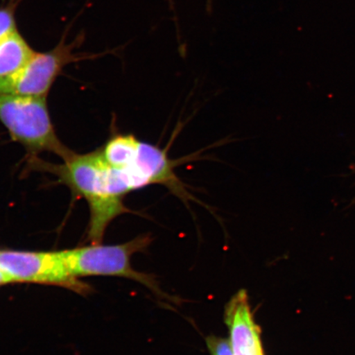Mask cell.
<instances>
[{
	"mask_svg": "<svg viewBox=\"0 0 355 355\" xmlns=\"http://www.w3.org/2000/svg\"><path fill=\"white\" fill-rule=\"evenodd\" d=\"M34 165L55 175L74 197L86 200L90 210L87 237L91 244L102 243L111 222L131 212L123 203L132 192L128 176L121 168L109 165L100 149L87 154L73 152L60 165L40 161Z\"/></svg>",
	"mask_w": 355,
	"mask_h": 355,
	"instance_id": "obj_1",
	"label": "cell"
},
{
	"mask_svg": "<svg viewBox=\"0 0 355 355\" xmlns=\"http://www.w3.org/2000/svg\"><path fill=\"white\" fill-rule=\"evenodd\" d=\"M152 242V237L144 234L121 244H91L63 250L62 254L69 272L75 278L118 277L130 279L149 288L159 298L176 303L177 299L164 293L153 275L132 268V257L148 250Z\"/></svg>",
	"mask_w": 355,
	"mask_h": 355,
	"instance_id": "obj_2",
	"label": "cell"
},
{
	"mask_svg": "<svg viewBox=\"0 0 355 355\" xmlns=\"http://www.w3.org/2000/svg\"><path fill=\"white\" fill-rule=\"evenodd\" d=\"M0 122L31 154L48 152L64 159L73 153L56 135L46 97L0 95Z\"/></svg>",
	"mask_w": 355,
	"mask_h": 355,
	"instance_id": "obj_3",
	"label": "cell"
},
{
	"mask_svg": "<svg viewBox=\"0 0 355 355\" xmlns=\"http://www.w3.org/2000/svg\"><path fill=\"white\" fill-rule=\"evenodd\" d=\"M0 268L15 283L65 288L87 295L92 287L71 275L62 251L0 250Z\"/></svg>",
	"mask_w": 355,
	"mask_h": 355,
	"instance_id": "obj_4",
	"label": "cell"
},
{
	"mask_svg": "<svg viewBox=\"0 0 355 355\" xmlns=\"http://www.w3.org/2000/svg\"><path fill=\"white\" fill-rule=\"evenodd\" d=\"M82 41L83 38L78 37L67 43L63 38L51 51L35 52L19 72L10 77L0 78V95L47 97L64 67L87 58L75 52Z\"/></svg>",
	"mask_w": 355,
	"mask_h": 355,
	"instance_id": "obj_5",
	"label": "cell"
},
{
	"mask_svg": "<svg viewBox=\"0 0 355 355\" xmlns=\"http://www.w3.org/2000/svg\"><path fill=\"white\" fill-rule=\"evenodd\" d=\"M224 318L233 355H265L261 328L255 321L245 290L239 291L230 299Z\"/></svg>",
	"mask_w": 355,
	"mask_h": 355,
	"instance_id": "obj_6",
	"label": "cell"
},
{
	"mask_svg": "<svg viewBox=\"0 0 355 355\" xmlns=\"http://www.w3.org/2000/svg\"><path fill=\"white\" fill-rule=\"evenodd\" d=\"M35 51L17 32L0 42V78L12 76L28 63Z\"/></svg>",
	"mask_w": 355,
	"mask_h": 355,
	"instance_id": "obj_7",
	"label": "cell"
},
{
	"mask_svg": "<svg viewBox=\"0 0 355 355\" xmlns=\"http://www.w3.org/2000/svg\"><path fill=\"white\" fill-rule=\"evenodd\" d=\"M17 0H11L6 6L0 8V42L17 32L15 10Z\"/></svg>",
	"mask_w": 355,
	"mask_h": 355,
	"instance_id": "obj_8",
	"label": "cell"
},
{
	"mask_svg": "<svg viewBox=\"0 0 355 355\" xmlns=\"http://www.w3.org/2000/svg\"><path fill=\"white\" fill-rule=\"evenodd\" d=\"M206 343L211 355H233L229 340L216 336L207 337Z\"/></svg>",
	"mask_w": 355,
	"mask_h": 355,
	"instance_id": "obj_9",
	"label": "cell"
},
{
	"mask_svg": "<svg viewBox=\"0 0 355 355\" xmlns=\"http://www.w3.org/2000/svg\"><path fill=\"white\" fill-rule=\"evenodd\" d=\"M10 284H15V282L6 270L0 268V286L10 285Z\"/></svg>",
	"mask_w": 355,
	"mask_h": 355,
	"instance_id": "obj_10",
	"label": "cell"
},
{
	"mask_svg": "<svg viewBox=\"0 0 355 355\" xmlns=\"http://www.w3.org/2000/svg\"><path fill=\"white\" fill-rule=\"evenodd\" d=\"M167 2L168 3V6H170V8H171V10L173 12V15H174L175 21L177 22V19H176V16H175L176 13L175 11L174 0H167Z\"/></svg>",
	"mask_w": 355,
	"mask_h": 355,
	"instance_id": "obj_11",
	"label": "cell"
},
{
	"mask_svg": "<svg viewBox=\"0 0 355 355\" xmlns=\"http://www.w3.org/2000/svg\"><path fill=\"white\" fill-rule=\"evenodd\" d=\"M207 1H208V3H207L208 8H211V0H207Z\"/></svg>",
	"mask_w": 355,
	"mask_h": 355,
	"instance_id": "obj_12",
	"label": "cell"
}]
</instances>
